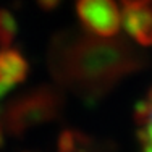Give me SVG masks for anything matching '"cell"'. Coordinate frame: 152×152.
Returning a JSON list of instances; mask_svg holds the SVG:
<instances>
[{
	"label": "cell",
	"mask_w": 152,
	"mask_h": 152,
	"mask_svg": "<svg viewBox=\"0 0 152 152\" xmlns=\"http://www.w3.org/2000/svg\"><path fill=\"white\" fill-rule=\"evenodd\" d=\"M47 61L60 89L99 99L139 70L144 55L118 36L105 39L86 32H61L52 39Z\"/></svg>",
	"instance_id": "1"
},
{
	"label": "cell",
	"mask_w": 152,
	"mask_h": 152,
	"mask_svg": "<svg viewBox=\"0 0 152 152\" xmlns=\"http://www.w3.org/2000/svg\"><path fill=\"white\" fill-rule=\"evenodd\" d=\"M63 97L60 88L39 86L20 94L5 107L0 128L5 134L23 136L32 128L53 121L61 112Z\"/></svg>",
	"instance_id": "2"
},
{
	"label": "cell",
	"mask_w": 152,
	"mask_h": 152,
	"mask_svg": "<svg viewBox=\"0 0 152 152\" xmlns=\"http://www.w3.org/2000/svg\"><path fill=\"white\" fill-rule=\"evenodd\" d=\"M76 16L86 34L96 37H117L121 28L117 0H76Z\"/></svg>",
	"instance_id": "3"
},
{
	"label": "cell",
	"mask_w": 152,
	"mask_h": 152,
	"mask_svg": "<svg viewBox=\"0 0 152 152\" xmlns=\"http://www.w3.org/2000/svg\"><path fill=\"white\" fill-rule=\"evenodd\" d=\"M121 26L141 45L152 44V0H120Z\"/></svg>",
	"instance_id": "4"
},
{
	"label": "cell",
	"mask_w": 152,
	"mask_h": 152,
	"mask_svg": "<svg viewBox=\"0 0 152 152\" xmlns=\"http://www.w3.org/2000/svg\"><path fill=\"white\" fill-rule=\"evenodd\" d=\"M29 63L26 57L16 49H0V84L13 89L28 78Z\"/></svg>",
	"instance_id": "5"
},
{
	"label": "cell",
	"mask_w": 152,
	"mask_h": 152,
	"mask_svg": "<svg viewBox=\"0 0 152 152\" xmlns=\"http://www.w3.org/2000/svg\"><path fill=\"white\" fill-rule=\"evenodd\" d=\"M139 131V152H152V91L139 105L137 112Z\"/></svg>",
	"instance_id": "6"
},
{
	"label": "cell",
	"mask_w": 152,
	"mask_h": 152,
	"mask_svg": "<svg viewBox=\"0 0 152 152\" xmlns=\"http://www.w3.org/2000/svg\"><path fill=\"white\" fill-rule=\"evenodd\" d=\"M18 34V21L8 8H0V47L7 49Z\"/></svg>",
	"instance_id": "7"
},
{
	"label": "cell",
	"mask_w": 152,
	"mask_h": 152,
	"mask_svg": "<svg viewBox=\"0 0 152 152\" xmlns=\"http://www.w3.org/2000/svg\"><path fill=\"white\" fill-rule=\"evenodd\" d=\"M61 0H36V5L42 10V12H53L60 7Z\"/></svg>",
	"instance_id": "8"
},
{
	"label": "cell",
	"mask_w": 152,
	"mask_h": 152,
	"mask_svg": "<svg viewBox=\"0 0 152 152\" xmlns=\"http://www.w3.org/2000/svg\"><path fill=\"white\" fill-rule=\"evenodd\" d=\"M3 144H5V133H3V129L0 128V149L3 147Z\"/></svg>",
	"instance_id": "9"
},
{
	"label": "cell",
	"mask_w": 152,
	"mask_h": 152,
	"mask_svg": "<svg viewBox=\"0 0 152 152\" xmlns=\"http://www.w3.org/2000/svg\"><path fill=\"white\" fill-rule=\"evenodd\" d=\"M24 152H29V151H24Z\"/></svg>",
	"instance_id": "10"
}]
</instances>
